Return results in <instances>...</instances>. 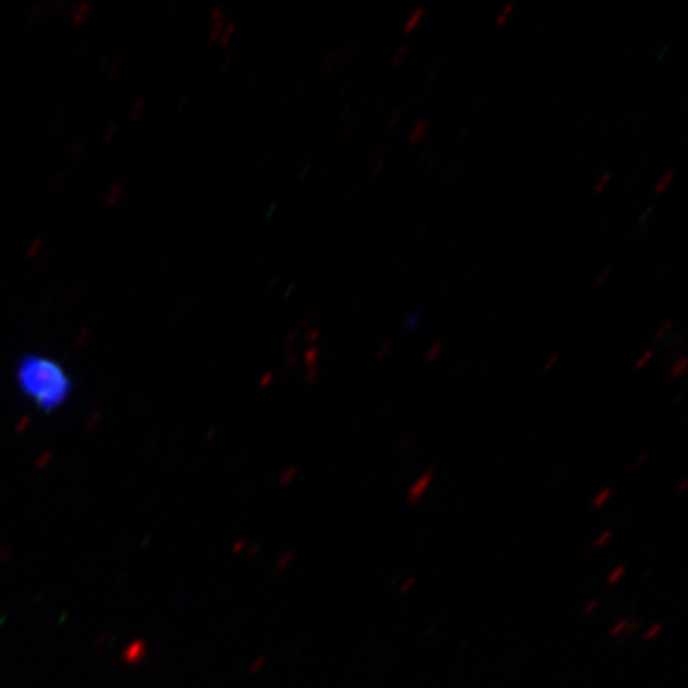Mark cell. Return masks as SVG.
<instances>
[{
    "mask_svg": "<svg viewBox=\"0 0 688 688\" xmlns=\"http://www.w3.org/2000/svg\"><path fill=\"white\" fill-rule=\"evenodd\" d=\"M15 384L24 399L51 415L69 402L74 380L58 359L40 352H26L15 365Z\"/></svg>",
    "mask_w": 688,
    "mask_h": 688,
    "instance_id": "obj_1",
    "label": "cell"
},
{
    "mask_svg": "<svg viewBox=\"0 0 688 688\" xmlns=\"http://www.w3.org/2000/svg\"><path fill=\"white\" fill-rule=\"evenodd\" d=\"M435 478V467H429L426 472L421 475V477L416 478L415 483L411 485L407 493V502L410 505L419 504L423 501V497L426 496L427 489L432 485V481Z\"/></svg>",
    "mask_w": 688,
    "mask_h": 688,
    "instance_id": "obj_2",
    "label": "cell"
},
{
    "mask_svg": "<svg viewBox=\"0 0 688 688\" xmlns=\"http://www.w3.org/2000/svg\"><path fill=\"white\" fill-rule=\"evenodd\" d=\"M429 133L430 122L427 120V118H423V120L416 122V125L413 126V129H411L410 134H408L407 144L410 145V147L421 145L424 141H426Z\"/></svg>",
    "mask_w": 688,
    "mask_h": 688,
    "instance_id": "obj_3",
    "label": "cell"
},
{
    "mask_svg": "<svg viewBox=\"0 0 688 688\" xmlns=\"http://www.w3.org/2000/svg\"><path fill=\"white\" fill-rule=\"evenodd\" d=\"M426 12V7H418L410 13L407 23L403 26V34H405V36H410V34H413V32L418 29V26H421L424 16H426Z\"/></svg>",
    "mask_w": 688,
    "mask_h": 688,
    "instance_id": "obj_4",
    "label": "cell"
},
{
    "mask_svg": "<svg viewBox=\"0 0 688 688\" xmlns=\"http://www.w3.org/2000/svg\"><path fill=\"white\" fill-rule=\"evenodd\" d=\"M612 497H614V488H610V486H604V488L599 489L598 493L595 494V497L591 499V509L601 510L602 507H606V505L612 501Z\"/></svg>",
    "mask_w": 688,
    "mask_h": 688,
    "instance_id": "obj_5",
    "label": "cell"
},
{
    "mask_svg": "<svg viewBox=\"0 0 688 688\" xmlns=\"http://www.w3.org/2000/svg\"><path fill=\"white\" fill-rule=\"evenodd\" d=\"M687 368L688 357L685 356V354L676 357V359L673 360L671 367H669V378H671V380H681L682 376L687 373Z\"/></svg>",
    "mask_w": 688,
    "mask_h": 688,
    "instance_id": "obj_6",
    "label": "cell"
},
{
    "mask_svg": "<svg viewBox=\"0 0 688 688\" xmlns=\"http://www.w3.org/2000/svg\"><path fill=\"white\" fill-rule=\"evenodd\" d=\"M466 165L467 163H454L453 166H450V168L446 169V171L443 172L442 177H440V179H442V184H453L454 180H458L459 177L462 176V172L466 171Z\"/></svg>",
    "mask_w": 688,
    "mask_h": 688,
    "instance_id": "obj_7",
    "label": "cell"
},
{
    "mask_svg": "<svg viewBox=\"0 0 688 688\" xmlns=\"http://www.w3.org/2000/svg\"><path fill=\"white\" fill-rule=\"evenodd\" d=\"M614 537V529H604L601 534L593 539L590 545L587 547V553L596 552V550H601L602 547H606L610 540Z\"/></svg>",
    "mask_w": 688,
    "mask_h": 688,
    "instance_id": "obj_8",
    "label": "cell"
},
{
    "mask_svg": "<svg viewBox=\"0 0 688 688\" xmlns=\"http://www.w3.org/2000/svg\"><path fill=\"white\" fill-rule=\"evenodd\" d=\"M674 179H676V171H671L665 172L663 176L660 177V179L657 180V184H655V187H653V195L655 196H661L663 193L668 190L669 185L673 184Z\"/></svg>",
    "mask_w": 688,
    "mask_h": 688,
    "instance_id": "obj_9",
    "label": "cell"
},
{
    "mask_svg": "<svg viewBox=\"0 0 688 688\" xmlns=\"http://www.w3.org/2000/svg\"><path fill=\"white\" fill-rule=\"evenodd\" d=\"M448 59H450V53H445L442 58L438 59L434 66L430 67V71L427 72V85H437L435 82H437L438 74L442 72L443 67L448 63Z\"/></svg>",
    "mask_w": 688,
    "mask_h": 688,
    "instance_id": "obj_10",
    "label": "cell"
},
{
    "mask_svg": "<svg viewBox=\"0 0 688 688\" xmlns=\"http://www.w3.org/2000/svg\"><path fill=\"white\" fill-rule=\"evenodd\" d=\"M626 572H628V567H626L625 564H618V566H615L614 569L607 574V587H614L618 582H622Z\"/></svg>",
    "mask_w": 688,
    "mask_h": 688,
    "instance_id": "obj_11",
    "label": "cell"
},
{
    "mask_svg": "<svg viewBox=\"0 0 688 688\" xmlns=\"http://www.w3.org/2000/svg\"><path fill=\"white\" fill-rule=\"evenodd\" d=\"M612 179H614L612 171L601 172V174L596 177L595 185H593V193H595V195H601V193L609 187Z\"/></svg>",
    "mask_w": 688,
    "mask_h": 688,
    "instance_id": "obj_12",
    "label": "cell"
},
{
    "mask_svg": "<svg viewBox=\"0 0 688 688\" xmlns=\"http://www.w3.org/2000/svg\"><path fill=\"white\" fill-rule=\"evenodd\" d=\"M650 230V225L649 223H641L639 222L638 225H634V227L630 228V231H628V235L625 236V239L623 241H639V239L644 238L645 233Z\"/></svg>",
    "mask_w": 688,
    "mask_h": 688,
    "instance_id": "obj_13",
    "label": "cell"
},
{
    "mask_svg": "<svg viewBox=\"0 0 688 688\" xmlns=\"http://www.w3.org/2000/svg\"><path fill=\"white\" fill-rule=\"evenodd\" d=\"M410 50H411V45L410 43H402L397 50H395L394 55H392L391 58V66L392 67H400L403 64V61L407 59V56L410 55Z\"/></svg>",
    "mask_w": 688,
    "mask_h": 688,
    "instance_id": "obj_14",
    "label": "cell"
},
{
    "mask_svg": "<svg viewBox=\"0 0 688 688\" xmlns=\"http://www.w3.org/2000/svg\"><path fill=\"white\" fill-rule=\"evenodd\" d=\"M630 620L631 617L618 618L617 622L610 628V636H612V638H623V636H626V630H628Z\"/></svg>",
    "mask_w": 688,
    "mask_h": 688,
    "instance_id": "obj_15",
    "label": "cell"
},
{
    "mask_svg": "<svg viewBox=\"0 0 688 688\" xmlns=\"http://www.w3.org/2000/svg\"><path fill=\"white\" fill-rule=\"evenodd\" d=\"M513 12H515V4H513V2L505 4L501 12L497 13L496 28H502V26H505V24H507V21H509L510 18H512Z\"/></svg>",
    "mask_w": 688,
    "mask_h": 688,
    "instance_id": "obj_16",
    "label": "cell"
},
{
    "mask_svg": "<svg viewBox=\"0 0 688 688\" xmlns=\"http://www.w3.org/2000/svg\"><path fill=\"white\" fill-rule=\"evenodd\" d=\"M443 352V341H435V343L430 344V348L426 352V364H434L435 360L440 357Z\"/></svg>",
    "mask_w": 688,
    "mask_h": 688,
    "instance_id": "obj_17",
    "label": "cell"
},
{
    "mask_svg": "<svg viewBox=\"0 0 688 688\" xmlns=\"http://www.w3.org/2000/svg\"><path fill=\"white\" fill-rule=\"evenodd\" d=\"M674 321L673 319H666L663 324L658 327L657 332L653 335V338L657 341L665 340L669 333L673 332Z\"/></svg>",
    "mask_w": 688,
    "mask_h": 688,
    "instance_id": "obj_18",
    "label": "cell"
},
{
    "mask_svg": "<svg viewBox=\"0 0 688 688\" xmlns=\"http://www.w3.org/2000/svg\"><path fill=\"white\" fill-rule=\"evenodd\" d=\"M653 357H655V349H647V351L642 352L641 357H638L636 364H634V370H644L652 362Z\"/></svg>",
    "mask_w": 688,
    "mask_h": 688,
    "instance_id": "obj_19",
    "label": "cell"
},
{
    "mask_svg": "<svg viewBox=\"0 0 688 688\" xmlns=\"http://www.w3.org/2000/svg\"><path fill=\"white\" fill-rule=\"evenodd\" d=\"M661 631H663V623H653V625H650L649 628L645 630L644 641H655V639L660 636Z\"/></svg>",
    "mask_w": 688,
    "mask_h": 688,
    "instance_id": "obj_20",
    "label": "cell"
},
{
    "mask_svg": "<svg viewBox=\"0 0 688 688\" xmlns=\"http://www.w3.org/2000/svg\"><path fill=\"white\" fill-rule=\"evenodd\" d=\"M650 459V454L647 453V451H644V453L638 454L636 458H634V461L631 462L630 466V472L631 473H636L638 470H641L642 467H644V464H647V461Z\"/></svg>",
    "mask_w": 688,
    "mask_h": 688,
    "instance_id": "obj_21",
    "label": "cell"
},
{
    "mask_svg": "<svg viewBox=\"0 0 688 688\" xmlns=\"http://www.w3.org/2000/svg\"><path fill=\"white\" fill-rule=\"evenodd\" d=\"M416 583H418V577H416V575H410L408 579L403 580L399 588L400 595H408V593L416 587Z\"/></svg>",
    "mask_w": 688,
    "mask_h": 688,
    "instance_id": "obj_22",
    "label": "cell"
},
{
    "mask_svg": "<svg viewBox=\"0 0 688 688\" xmlns=\"http://www.w3.org/2000/svg\"><path fill=\"white\" fill-rule=\"evenodd\" d=\"M559 362V354L558 352H555V354H552V356L547 357L545 359L544 365H542V372L544 373H550L552 372L553 368L558 365Z\"/></svg>",
    "mask_w": 688,
    "mask_h": 688,
    "instance_id": "obj_23",
    "label": "cell"
},
{
    "mask_svg": "<svg viewBox=\"0 0 688 688\" xmlns=\"http://www.w3.org/2000/svg\"><path fill=\"white\" fill-rule=\"evenodd\" d=\"M599 604V599H591V601H588L585 606L582 607V615L583 617H590V615L595 614L596 609H598Z\"/></svg>",
    "mask_w": 688,
    "mask_h": 688,
    "instance_id": "obj_24",
    "label": "cell"
},
{
    "mask_svg": "<svg viewBox=\"0 0 688 688\" xmlns=\"http://www.w3.org/2000/svg\"><path fill=\"white\" fill-rule=\"evenodd\" d=\"M403 112H405V107H399V109L395 110L394 114H392V117L389 118V122H387V129H389V131L399 125L403 117Z\"/></svg>",
    "mask_w": 688,
    "mask_h": 688,
    "instance_id": "obj_25",
    "label": "cell"
},
{
    "mask_svg": "<svg viewBox=\"0 0 688 688\" xmlns=\"http://www.w3.org/2000/svg\"><path fill=\"white\" fill-rule=\"evenodd\" d=\"M421 321H423V314L419 313L418 311V313L408 317L407 327H405V329H407L408 332H413V330H415L416 327L421 324Z\"/></svg>",
    "mask_w": 688,
    "mask_h": 688,
    "instance_id": "obj_26",
    "label": "cell"
},
{
    "mask_svg": "<svg viewBox=\"0 0 688 688\" xmlns=\"http://www.w3.org/2000/svg\"><path fill=\"white\" fill-rule=\"evenodd\" d=\"M612 273H614V268H612V266H607V268H604V270H602V273L599 274L598 278H596L595 287H601L602 284H604V282H606L607 279H609V276Z\"/></svg>",
    "mask_w": 688,
    "mask_h": 688,
    "instance_id": "obj_27",
    "label": "cell"
},
{
    "mask_svg": "<svg viewBox=\"0 0 688 688\" xmlns=\"http://www.w3.org/2000/svg\"><path fill=\"white\" fill-rule=\"evenodd\" d=\"M470 136V129L469 128H464L462 129L461 133L456 136V139H454V147H461V145L466 144L467 139H469Z\"/></svg>",
    "mask_w": 688,
    "mask_h": 688,
    "instance_id": "obj_28",
    "label": "cell"
},
{
    "mask_svg": "<svg viewBox=\"0 0 688 688\" xmlns=\"http://www.w3.org/2000/svg\"><path fill=\"white\" fill-rule=\"evenodd\" d=\"M430 152H432V147H426V149L421 150V153L418 155V160H416V166H424L426 165V161L430 160Z\"/></svg>",
    "mask_w": 688,
    "mask_h": 688,
    "instance_id": "obj_29",
    "label": "cell"
},
{
    "mask_svg": "<svg viewBox=\"0 0 688 688\" xmlns=\"http://www.w3.org/2000/svg\"><path fill=\"white\" fill-rule=\"evenodd\" d=\"M639 630H641V622L631 618L630 625H628V630H626V636H631V634L638 633Z\"/></svg>",
    "mask_w": 688,
    "mask_h": 688,
    "instance_id": "obj_30",
    "label": "cell"
},
{
    "mask_svg": "<svg viewBox=\"0 0 688 688\" xmlns=\"http://www.w3.org/2000/svg\"><path fill=\"white\" fill-rule=\"evenodd\" d=\"M486 101H488V96H485V94H480V96H478V98L475 99V102H477V104H473V110H475V112H480V110L486 106Z\"/></svg>",
    "mask_w": 688,
    "mask_h": 688,
    "instance_id": "obj_31",
    "label": "cell"
},
{
    "mask_svg": "<svg viewBox=\"0 0 688 688\" xmlns=\"http://www.w3.org/2000/svg\"><path fill=\"white\" fill-rule=\"evenodd\" d=\"M410 445H411V438H408V437L403 438L402 442H400L399 445H397V448H395V453H397V454L405 453V451H407L408 448H410Z\"/></svg>",
    "mask_w": 688,
    "mask_h": 688,
    "instance_id": "obj_32",
    "label": "cell"
},
{
    "mask_svg": "<svg viewBox=\"0 0 688 688\" xmlns=\"http://www.w3.org/2000/svg\"><path fill=\"white\" fill-rule=\"evenodd\" d=\"M645 118H647V115H645V112H642V114L638 115V118L634 120L633 126V133H638L639 129H641V126L644 125Z\"/></svg>",
    "mask_w": 688,
    "mask_h": 688,
    "instance_id": "obj_33",
    "label": "cell"
},
{
    "mask_svg": "<svg viewBox=\"0 0 688 688\" xmlns=\"http://www.w3.org/2000/svg\"><path fill=\"white\" fill-rule=\"evenodd\" d=\"M438 157H430L429 163H427V169H426V174L429 176V174H432V171H435L438 166Z\"/></svg>",
    "mask_w": 688,
    "mask_h": 688,
    "instance_id": "obj_34",
    "label": "cell"
},
{
    "mask_svg": "<svg viewBox=\"0 0 688 688\" xmlns=\"http://www.w3.org/2000/svg\"><path fill=\"white\" fill-rule=\"evenodd\" d=\"M392 348V343L391 341H386V343L381 346L380 352H378V357H384L386 356L387 352L391 351Z\"/></svg>",
    "mask_w": 688,
    "mask_h": 688,
    "instance_id": "obj_35",
    "label": "cell"
},
{
    "mask_svg": "<svg viewBox=\"0 0 688 688\" xmlns=\"http://www.w3.org/2000/svg\"><path fill=\"white\" fill-rule=\"evenodd\" d=\"M688 488V478H682L681 481H679V485H677L676 488V493L677 494H682L685 493V489Z\"/></svg>",
    "mask_w": 688,
    "mask_h": 688,
    "instance_id": "obj_36",
    "label": "cell"
},
{
    "mask_svg": "<svg viewBox=\"0 0 688 688\" xmlns=\"http://www.w3.org/2000/svg\"><path fill=\"white\" fill-rule=\"evenodd\" d=\"M636 47H638V43H633L628 50H626V58H623L622 63H628L630 61L631 56H633L634 50H636Z\"/></svg>",
    "mask_w": 688,
    "mask_h": 688,
    "instance_id": "obj_37",
    "label": "cell"
},
{
    "mask_svg": "<svg viewBox=\"0 0 688 688\" xmlns=\"http://www.w3.org/2000/svg\"><path fill=\"white\" fill-rule=\"evenodd\" d=\"M545 31H547V26H545V24H540V28L532 34V39H540V37L544 36Z\"/></svg>",
    "mask_w": 688,
    "mask_h": 688,
    "instance_id": "obj_38",
    "label": "cell"
},
{
    "mask_svg": "<svg viewBox=\"0 0 688 688\" xmlns=\"http://www.w3.org/2000/svg\"><path fill=\"white\" fill-rule=\"evenodd\" d=\"M652 215H653V208H650V206H649V208L645 209L644 214H642L641 223H649V219H652Z\"/></svg>",
    "mask_w": 688,
    "mask_h": 688,
    "instance_id": "obj_39",
    "label": "cell"
},
{
    "mask_svg": "<svg viewBox=\"0 0 688 688\" xmlns=\"http://www.w3.org/2000/svg\"><path fill=\"white\" fill-rule=\"evenodd\" d=\"M639 177H641V172H636V174H633V176L630 177V182H628L626 188H628V190H631V188H633V185L636 184V182H639Z\"/></svg>",
    "mask_w": 688,
    "mask_h": 688,
    "instance_id": "obj_40",
    "label": "cell"
},
{
    "mask_svg": "<svg viewBox=\"0 0 688 688\" xmlns=\"http://www.w3.org/2000/svg\"><path fill=\"white\" fill-rule=\"evenodd\" d=\"M591 120V114L588 112V114L583 115L582 122L579 123V129L585 128V123H590Z\"/></svg>",
    "mask_w": 688,
    "mask_h": 688,
    "instance_id": "obj_41",
    "label": "cell"
},
{
    "mask_svg": "<svg viewBox=\"0 0 688 688\" xmlns=\"http://www.w3.org/2000/svg\"><path fill=\"white\" fill-rule=\"evenodd\" d=\"M636 12H639V5L638 4L634 5V7L631 8L630 12H628V13H630V15L626 16V20H631V18H633V16H636Z\"/></svg>",
    "mask_w": 688,
    "mask_h": 688,
    "instance_id": "obj_42",
    "label": "cell"
},
{
    "mask_svg": "<svg viewBox=\"0 0 688 688\" xmlns=\"http://www.w3.org/2000/svg\"><path fill=\"white\" fill-rule=\"evenodd\" d=\"M450 287H451L450 281L445 282V286H443L442 290H440V294H442V295L448 294V292H450Z\"/></svg>",
    "mask_w": 688,
    "mask_h": 688,
    "instance_id": "obj_43",
    "label": "cell"
}]
</instances>
